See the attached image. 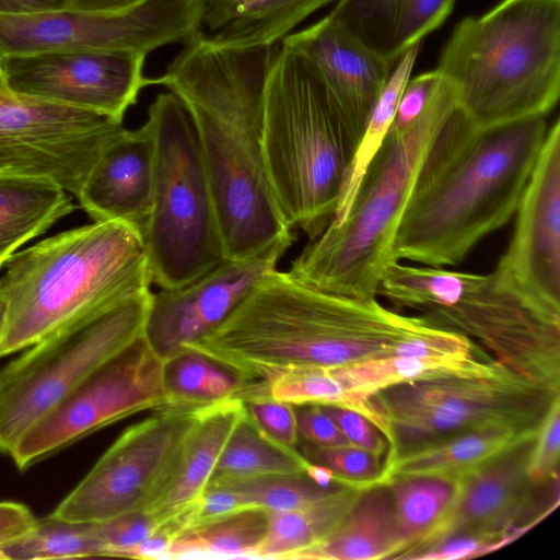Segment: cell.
<instances>
[{
    "mask_svg": "<svg viewBox=\"0 0 560 560\" xmlns=\"http://www.w3.org/2000/svg\"><path fill=\"white\" fill-rule=\"evenodd\" d=\"M243 402L248 419L262 435L283 447L296 448L300 440L294 406L268 396Z\"/></svg>",
    "mask_w": 560,
    "mask_h": 560,
    "instance_id": "obj_40",
    "label": "cell"
},
{
    "mask_svg": "<svg viewBox=\"0 0 560 560\" xmlns=\"http://www.w3.org/2000/svg\"><path fill=\"white\" fill-rule=\"evenodd\" d=\"M165 409H198L231 397L237 377L208 357L185 350L164 361Z\"/></svg>",
    "mask_w": 560,
    "mask_h": 560,
    "instance_id": "obj_35",
    "label": "cell"
},
{
    "mask_svg": "<svg viewBox=\"0 0 560 560\" xmlns=\"http://www.w3.org/2000/svg\"><path fill=\"white\" fill-rule=\"evenodd\" d=\"M269 513L246 510L188 528L172 541L168 559H256Z\"/></svg>",
    "mask_w": 560,
    "mask_h": 560,
    "instance_id": "obj_30",
    "label": "cell"
},
{
    "mask_svg": "<svg viewBox=\"0 0 560 560\" xmlns=\"http://www.w3.org/2000/svg\"><path fill=\"white\" fill-rule=\"evenodd\" d=\"M493 270L541 314L560 320V121L549 127Z\"/></svg>",
    "mask_w": 560,
    "mask_h": 560,
    "instance_id": "obj_17",
    "label": "cell"
},
{
    "mask_svg": "<svg viewBox=\"0 0 560 560\" xmlns=\"http://www.w3.org/2000/svg\"><path fill=\"white\" fill-rule=\"evenodd\" d=\"M299 440L313 446L352 444L319 405L294 406Z\"/></svg>",
    "mask_w": 560,
    "mask_h": 560,
    "instance_id": "obj_43",
    "label": "cell"
},
{
    "mask_svg": "<svg viewBox=\"0 0 560 560\" xmlns=\"http://www.w3.org/2000/svg\"><path fill=\"white\" fill-rule=\"evenodd\" d=\"M439 79L440 74L436 70L409 79L400 95L390 130L401 131L419 117Z\"/></svg>",
    "mask_w": 560,
    "mask_h": 560,
    "instance_id": "obj_44",
    "label": "cell"
},
{
    "mask_svg": "<svg viewBox=\"0 0 560 560\" xmlns=\"http://www.w3.org/2000/svg\"><path fill=\"white\" fill-rule=\"evenodd\" d=\"M74 210L73 197L50 180L0 177V272L12 255Z\"/></svg>",
    "mask_w": 560,
    "mask_h": 560,
    "instance_id": "obj_27",
    "label": "cell"
},
{
    "mask_svg": "<svg viewBox=\"0 0 560 560\" xmlns=\"http://www.w3.org/2000/svg\"><path fill=\"white\" fill-rule=\"evenodd\" d=\"M37 518L24 504L0 502V547L33 528Z\"/></svg>",
    "mask_w": 560,
    "mask_h": 560,
    "instance_id": "obj_46",
    "label": "cell"
},
{
    "mask_svg": "<svg viewBox=\"0 0 560 560\" xmlns=\"http://www.w3.org/2000/svg\"><path fill=\"white\" fill-rule=\"evenodd\" d=\"M142 234L93 221L18 250L0 272V359L148 293Z\"/></svg>",
    "mask_w": 560,
    "mask_h": 560,
    "instance_id": "obj_4",
    "label": "cell"
},
{
    "mask_svg": "<svg viewBox=\"0 0 560 560\" xmlns=\"http://www.w3.org/2000/svg\"><path fill=\"white\" fill-rule=\"evenodd\" d=\"M435 70L479 129L547 116L560 95V0H502L463 19Z\"/></svg>",
    "mask_w": 560,
    "mask_h": 560,
    "instance_id": "obj_6",
    "label": "cell"
},
{
    "mask_svg": "<svg viewBox=\"0 0 560 560\" xmlns=\"http://www.w3.org/2000/svg\"><path fill=\"white\" fill-rule=\"evenodd\" d=\"M364 489L340 486L307 506L269 513L256 559L299 560L336 529Z\"/></svg>",
    "mask_w": 560,
    "mask_h": 560,
    "instance_id": "obj_28",
    "label": "cell"
},
{
    "mask_svg": "<svg viewBox=\"0 0 560 560\" xmlns=\"http://www.w3.org/2000/svg\"><path fill=\"white\" fill-rule=\"evenodd\" d=\"M147 55L119 50L47 51L0 57L10 92L93 112L121 121L142 89Z\"/></svg>",
    "mask_w": 560,
    "mask_h": 560,
    "instance_id": "obj_16",
    "label": "cell"
},
{
    "mask_svg": "<svg viewBox=\"0 0 560 560\" xmlns=\"http://www.w3.org/2000/svg\"><path fill=\"white\" fill-rule=\"evenodd\" d=\"M301 454L315 465L328 468L335 481L345 486L369 488L380 482V458L353 444L313 446L303 444Z\"/></svg>",
    "mask_w": 560,
    "mask_h": 560,
    "instance_id": "obj_38",
    "label": "cell"
},
{
    "mask_svg": "<svg viewBox=\"0 0 560 560\" xmlns=\"http://www.w3.org/2000/svg\"><path fill=\"white\" fill-rule=\"evenodd\" d=\"M395 547L393 494L389 485L377 483L364 489L336 529L300 559H392Z\"/></svg>",
    "mask_w": 560,
    "mask_h": 560,
    "instance_id": "obj_26",
    "label": "cell"
},
{
    "mask_svg": "<svg viewBox=\"0 0 560 560\" xmlns=\"http://www.w3.org/2000/svg\"><path fill=\"white\" fill-rule=\"evenodd\" d=\"M66 7V0H0V15L30 14Z\"/></svg>",
    "mask_w": 560,
    "mask_h": 560,
    "instance_id": "obj_48",
    "label": "cell"
},
{
    "mask_svg": "<svg viewBox=\"0 0 560 560\" xmlns=\"http://www.w3.org/2000/svg\"><path fill=\"white\" fill-rule=\"evenodd\" d=\"M199 409H160L130 425L52 514L75 522L101 523L144 511Z\"/></svg>",
    "mask_w": 560,
    "mask_h": 560,
    "instance_id": "obj_15",
    "label": "cell"
},
{
    "mask_svg": "<svg viewBox=\"0 0 560 560\" xmlns=\"http://www.w3.org/2000/svg\"><path fill=\"white\" fill-rule=\"evenodd\" d=\"M547 116L477 129L417 195L400 222L397 260L454 267L514 217L547 130Z\"/></svg>",
    "mask_w": 560,
    "mask_h": 560,
    "instance_id": "obj_5",
    "label": "cell"
},
{
    "mask_svg": "<svg viewBox=\"0 0 560 560\" xmlns=\"http://www.w3.org/2000/svg\"><path fill=\"white\" fill-rule=\"evenodd\" d=\"M154 142L149 126L124 128L102 151L78 195L92 221H120L141 234L150 214Z\"/></svg>",
    "mask_w": 560,
    "mask_h": 560,
    "instance_id": "obj_21",
    "label": "cell"
},
{
    "mask_svg": "<svg viewBox=\"0 0 560 560\" xmlns=\"http://www.w3.org/2000/svg\"><path fill=\"white\" fill-rule=\"evenodd\" d=\"M4 560L106 557L96 523L75 522L50 514L37 518L23 536L0 547Z\"/></svg>",
    "mask_w": 560,
    "mask_h": 560,
    "instance_id": "obj_36",
    "label": "cell"
},
{
    "mask_svg": "<svg viewBox=\"0 0 560 560\" xmlns=\"http://www.w3.org/2000/svg\"><path fill=\"white\" fill-rule=\"evenodd\" d=\"M151 291L24 349L0 371V453L144 334Z\"/></svg>",
    "mask_w": 560,
    "mask_h": 560,
    "instance_id": "obj_11",
    "label": "cell"
},
{
    "mask_svg": "<svg viewBox=\"0 0 560 560\" xmlns=\"http://www.w3.org/2000/svg\"><path fill=\"white\" fill-rule=\"evenodd\" d=\"M307 465L301 452L262 435L246 415L226 442L208 488L267 475L302 474Z\"/></svg>",
    "mask_w": 560,
    "mask_h": 560,
    "instance_id": "obj_31",
    "label": "cell"
},
{
    "mask_svg": "<svg viewBox=\"0 0 560 560\" xmlns=\"http://www.w3.org/2000/svg\"><path fill=\"white\" fill-rule=\"evenodd\" d=\"M270 398L292 406L319 405L354 410L389 436L387 420L372 396L349 389L331 366H293L275 375L267 386Z\"/></svg>",
    "mask_w": 560,
    "mask_h": 560,
    "instance_id": "obj_32",
    "label": "cell"
},
{
    "mask_svg": "<svg viewBox=\"0 0 560 560\" xmlns=\"http://www.w3.org/2000/svg\"><path fill=\"white\" fill-rule=\"evenodd\" d=\"M394 500L396 547L392 559L411 548L440 518L456 490V479L411 476L388 482Z\"/></svg>",
    "mask_w": 560,
    "mask_h": 560,
    "instance_id": "obj_33",
    "label": "cell"
},
{
    "mask_svg": "<svg viewBox=\"0 0 560 560\" xmlns=\"http://www.w3.org/2000/svg\"><path fill=\"white\" fill-rule=\"evenodd\" d=\"M537 434L458 477L443 514L399 559L418 560L454 536H475L504 546L526 532L515 524L529 508L534 486L539 485L528 474Z\"/></svg>",
    "mask_w": 560,
    "mask_h": 560,
    "instance_id": "obj_19",
    "label": "cell"
},
{
    "mask_svg": "<svg viewBox=\"0 0 560 560\" xmlns=\"http://www.w3.org/2000/svg\"><path fill=\"white\" fill-rule=\"evenodd\" d=\"M124 128L101 114L0 91V177L50 180L75 197Z\"/></svg>",
    "mask_w": 560,
    "mask_h": 560,
    "instance_id": "obj_13",
    "label": "cell"
},
{
    "mask_svg": "<svg viewBox=\"0 0 560 560\" xmlns=\"http://www.w3.org/2000/svg\"><path fill=\"white\" fill-rule=\"evenodd\" d=\"M332 0H205L202 33L225 47L280 44Z\"/></svg>",
    "mask_w": 560,
    "mask_h": 560,
    "instance_id": "obj_24",
    "label": "cell"
},
{
    "mask_svg": "<svg viewBox=\"0 0 560 560\" xmlns=\"http://www.w3.org/2000/svg\"><path fill=\"white\" fill-rule=\"evenodd\" d=\"M431 323L373 299L327 293L278 269L267 275L214 329L183 351L231 371L242 401L267 397L271 378L293 366H341L400 357ZM269 397V396H268Z\"/></svg>",
    "mask_w": 560,
    "mask_h": 560,
    "instance_id": "obj_2",
    "label": "cell"
},
{
    "mask_svg": "<svg viewBox=\"0 0 560 560\" xmlns=\"http://www.w3.org/2000/svg\"><path fill=\"white\" fill-rule=\"evenodd\" d=\"M278 47H225L200 32L154 78L194 122L225 258L253 255L294 233L272 195L261 151L265 91Z\"/></svg>",
    "mask_w": 560,
    "mask_h": 560,
    "instance_id": "obj_1",
    "label": "cell"
},
{
    "mask_svg": "<svg viewBox=\"0 0 560 560\" xmlns=\"http://www.w3.org/2000/svg\"><path fill=\"white\" fill-rule=\"evenodd\" d=\"M559 387L502 365L480 374H451L393 385L372 395L389 436L384 462L442 436L478 428L538 433Z\"/></svg>",
    "mask_w": 560,
    "mask_h": 560,
    "instance_id": "obj_10",
    "label": "cell"
},
{
    "mask_svg": "<svg viewBox=\"0 0 560 560\" xmlns=\"http://www.w3.org/2000/svg\"><path fill=\"white\" fill-rule=\"evenodd\" d=\"M476 129L440 75L419 117L401 131L389 130L346 215L308 242L290 275L323 292L377 298L384 272L398 261L394 244L405 213Z\"/></svg>",
    "mask_w": 560,
    "mask_h": 560,
    "instance_id": "obj_3",
    "label": "cell"
},
{
    "mask_svg": "<svg viewBox=\"0 0 560 560\" xmlns=\"http://www.w3.org/2000/svg\"><path fill=\"white\" fill-rule=\"evenodd\" d=\"M245 416V405L236 397L198 410L192 428L144 510L171 528L175 537L207 490L226 442Z\"/></svg>",
    "mask_w": 560,
    "mask_h": 560,
    "instance_id": "obj_22",
    "label": "cell"
},
{
    "mask_svg": "<svg viewBox=\"0 0 560 560\" xmlns=\"http://www.w3.org/2000/svg\"><path fill=\"white\" fill-rule=\"evenodd\" d=\"M261 151L287 224L315 240L335 217L355 143L316 70L282 42L266 84Z\"/></svg>",
    "mask_w": 560,
    "mask_h": 560,
    "instance_id": "obj_7",
    "label": "cell"
},
{
    "mask_svg": "<svg viewBox=\"0 0 560 560\" xmlns=\"http://www.w3.org/2000/svg\"><path fill=\"white\" fill-rule=\"evenodd\" d=\"M535 434L505 428H478L452 433L407 448L384 462L378 483L411 476L457 479L514 443Z\"/></svg>",
    "mask_w": 560,
    "mask_h": 560,
    "instance_id": "obj_25",
    "label": "cell"
},
{
    "mask_svg": "<svg viewBox=\"0 0 560 560\" xmlns=\"http://www.w3.org/2000/svg\"><path fill=\"white\" fill-rule=\"evenodd\" d=\"M1 327H2V310L0 305V335H1Z\"/></svg>",
    "mask_w": 560,
    "mask_h": 560,
    "instance_id": "obj_51",
    "label": "cell"
},
{
    "mask_svg": "<svg viewBox=\"0 0 560 560\" xmlns=\"http://www.w3.org/2000/svg\"><path fill=\"white\" fill-rule=\"evenodd\" d=\"M294 241L293 233L253 255L224 258L182 287L151 291L144 337L153 351L165 361L214 329L277 269Z\"/></svg>",
    "mask_w": 560,
    "mask_h": 560,
    "instance_id": "obj_18",
    "label": "cell"
},
{
    "mask_svg": "<svg viewBox=\"0 0 560 560\" xmlns=\"http://www.w3.org/2000/svg\"><path fill=\"white\" fill-rule=\"evenodd\" d=\"M163 370L143 334L33 424L9 456L23 470L104 427L165 409Z\"/></svg>",
    "mask_w": 560,
    "mask_h": 560,
    "instance_id": "obj_14",
    "label": "cell"
},
{
    "mask_svg": "<svg viewBox=\"0 0 560 560\" xmlns=\"http://www.w3.org/2000/svg\"><path fill=\"white\" fill-rule=\"evenodd\" d=\"M350 443L381 458L388 444L383 433L361 413L334 406H322Z\"/></svg>",
    "mask_w": 560,
    "mask_h": 560,
    "instance_id": "obj_42",
    "label": "cell"
},
{
    "mask_svg": "<svg viewBox=\"0 0 560 560\" xmlns=\"http://www.w3.org/2000/svg\"><path fill=\"white\" fill-rule=\"evenodd\" d=\"M142 0H66L69 8L96 12L120 11Z\"/></svg>",
    "mask_w": 560,
    "mask_h": 560,
    "instance_id": "obj_49",
    "label": "cell"
},
{
    "mask_svg": "<svg viewBox=\"0 0 560 560\" xmlns=\"http://www.w3.org/2000/svg\"><path fill=\"white\" fill-rule=\"evenodd\" d=\"M174 539L173 533L164 526L140 542L130 553L129 558L143 560H166V556Z\"/></svg>",
    "mask_w": 560,
    "mask_h": 560,
    "instance_id": "obj_47",
    "label": "cell"
},
{
    "mask_svg": "<svg viewBox=\"0 0 560 560\" xmlns=\"http://www.w3.org/2000/svg\"><path fill=\"white\" fill-rule=\"evenodd\" d=\"M4 90H7V89H5V85H4L3 81H2V78L0 75V91H4Z\"/></svg>",
    "mask_w": 560,
    "mask_h": 560,
    "instance_id": "obj_50",
    "label": "cell"
},
{
    "mask_svg": "<svg viewBox=\"0 0 560 560\" xmlns=\"http://www.w3.org/2000/svg\"><path fill=\"white\" fill-rule=\"evenodd\" d=\"M560 452V401L556 402L544 421L529 460L530 479L539 485L558 479Z\"/></svg>",
    "mask_w": 560,
    "mask_h": 560,
    "instance_id": "obj_41",
    "label": "cell"
},
{
    "mask_svg": "<svg viewBox=\"0 0 560 560\" xmlns=\"http://www.w3.org/2000/svg\"><path fill=\"white\" fill-rule=\"evenodd\" d=\"M154 142L152 205L142 232L151 283L182 287L225 257L210 182L191 117L172 92L145 120Z\"/></svg>",
    "mask_w": 560,
    "mask_h": 560,
    "instance_id": "obj_9",
    "label": "cell"
},
{
    "mask_svg": "<svg viewBox=\"0 0 560 560\" xmlns=\"http://www.w3.org/2000/svg\"><path fill=\"white\" fill-rule=\"evenodd\" d=\"M340 486L345 485L337 482L329 487H323L310 478L306 472H302L254 477L219 487L235 490L247 510H261L271 513L307 506Z\"/></svg>",
    "mask_w": 560,
    "mask_h": 560,
    "instance_id": "obj_37",
    "label": "cell"
},
{
    "mask_svg": "<svg viewBox=\"0 0 560 560\" xmlns=\"http://www.w3.org/2000/svg\"><path fill=\"white\" fill-rule=\"evenodd\" d=\"M282 43L316 70L357 148L394 63L360 45L328 15L291 33Z\"/></svg>",
    "mask_w": 560,
    "mask_h": 560,
    "instance_id": "obj_20",
    "label": "cell"
},
{
    "mask_svg": "<svg viewBox=\"0 0 560 560\" xmlns=\"http://www.w3.org/2000/svg\"><path fill=\"white\" fill-rule=\"evenodd\" d=\"M500 365L481 354L430 358L387 357L332 366V370L349 389L371 397L382 389L400 383L451 374H480Z\"/></svg>",
    "mask_w": 560,
    "mask_h": 560,
    "instance_id": "obj_29",
    "label": "cell"
},
{
    "mask_svg": "<svg viewBox=\"0 0 560 560\" xmlns=\"http://www.w3.org/2000/svg\"><path fill=\"white\" fill-rule=\"evenodd\" d=\"M503 545L475 536H454L422 555L418 560L469 559L494 551Z\"/></svg>",
    "mask_w": 560,
    "mask_h": 560,
    "instance_id": "obj_45",
    "label": "cell"
},
{
    "mask_svg": "<svg viewBox=\"0 0 560 560\" xmlns=\"http://www.w3.org/2000/svg\"><path fill=\"white\" fill-rule=\"evenodd\" d=\"M455 1L339 0L327 15L360 45L395 65L447 19Z\"/></svg>",
    "mask_w": 560,
    "mask_h": 560,
    "instance_id": "obj_23",
    "label": "cell"
},
{
    "mask_svg": "<svg viewBox=\"0 0 560 560\" xmlns=\"http://www.w3.org/2000/svg\"><path fill=\"white\" fill-rule=\"evenodd\" d=\"M205 0H142L120 11L73 8L0 15V57L119 50L148 55L202 31Z\"/></svg>",
    "mask_w": 560,
    "mask_h": 560,
    "instance_id": "obj_12",
    "label": "cell"
},
{
    "mask_svg": "<svg viewBox=\"0 0 560 560\" xmlns=\"http://www.w3.org/2000/svg\"><path fill=\"white\" fill-rule=\"evenodd\" d=\"M96 525L106 549V557L122 558H129L131 551L161 526L159 521L145 511L126 513Z\"/></svg>",
    "mask_w": 560,
    "mask_h": 560,
    "instance_id": "obj_39",
    "label": "cell"
},
{
    "mask_svg": "<svg viewBox=\"0 0 560 560\" xmlns=\"http://www.w3.org/2000/svg\"><path fill=\"white\" fill-rule=\"evenodd\" d=\"M419 48L420 44L411 46L396 61L355 148L331 222H338L346 215L371 160L389 132L400 95L410 79Z\"/></svg>",
    "mask_w": 560,
    "mask_h": 560,
    "instance_id": "obj_34",
    "label": "cell"
},
{
    "mask_svg": "<svg viewBox=\"0 0 560 560\" xmlns=\"http://www.w3.org/2000/svg\"><path fill=\"white\" fill-rule=\"evenodd\" d=\"M376 295L467 337L522 376L560 385V320L530 306L494 271L479 275L398 260L384 272Z\"/></svg>",
    "mask_w": 560,
    "mask_h": 560,
    "instance_id": "obj_8",
    "label": "cell"
}]
</instances>
